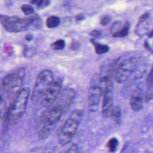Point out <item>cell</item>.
Masks as SVG:
<instances>
[{
    "label": "cell",
    "mask_w": 153,
    "mask_h": 153,
    "mask_svg": "<svg viewBox=\"0 0 153 153\" xmlns=\"http://www.w3.org/2000/svg\"><path fill=\"white\" fill-rule=\"evenodd\" d=\"M21 10L22 12L26 14V15H29L33 14L34 13V10L33 7L29 4H23L21 7Z\"/></svg>",
    "instance_id": "cell-22"
},
{
    "label": "cell",
    "mask_w": 153,
    "mask_h": 153,
    "mask_svg": "<svg viewBox=\"0 0 153 153\" xmlns=\"http://www.w3.org/2000/svg\"><path fill=\"white\" fill-rule=\"evenodd\" d=\"M90 35L93 38H99L101 35V32L98 30H94L90 33Z\"/></svg>",
    "instance_id": "cell-25"
},
{
    "label": "cell",
    "mask_w": 153,
    "mask_h": 153,
    "mask_svg": "<svg viewBox=\"0 0 153 153\" xmlns=\"http://www.w3.org/2000/svg\"><path fill=\"white\" fill-rule=\"evenodd\" d=\"M84 19V16L82 14H78L76 17H75V19L76 21H80V20H82Z\"/></svg>",
    "instance_id": "cell-27"
},
{
    "label": "cell",
    "mask_w": 153,
    "mask_h": 153,
    "mask_svg": "<svg viewBox=\"0 0 153 153\" xmlns=\"http://www.w3.org/2000/svg\"><path fill=\"white\" fill-rule=\"evenodd\" d=\"M78 124V121L71 117L65 122L58 132V140L61 145L69 143L76 132Z\"/></svg>",
    "instance_id": "cell-7"
},
{
    "label": "cell",
    "mask_w": 153,
    "mask_h": 153,
    "mask_svg": "<svg viewBox=\"0 0 153 153\" xmlns=\"http://www.w3.org/2000/svg\"><path fill=\"white\" fill-rule=\"evenodd\" d=\"M101 96L102 92L98 83V76L94 77L91 79L88 94V106L91 110L95 111L97 109Z\"/></svg>",
    "instance_id": "cell-9"
},
{
    "label": "cell",
    "mask_w": 153,
    "mask_h": 153,
    "mask_svg": "<svg viewBox=\"0 0 153 153\" xmlns=\"http://www.w3.org/2000/svg\"><path fill=\"white\" fill-rule=\"evenodd\" d=\"M65 153H79L78 148L76 145L74 144L67 150Z\"/></svg>",
    "instance_id": "cell-24"
},
{
    "label": "cell",
    "mask_w": 153,
    "mask_h": 153,
    "mask_svg": "<svg viewBox=\"0 0 153 153\" xmlns=\"http://www.w3.org/2000/svg\"><path fill=\"white\" fill-rule=\"evenodd\" d=\"M0 22L6 30L12 33L25 31L30 27H39L41 25V19L36 14L24 19L0 14Z\"/></svg>",
    "instance_id": "cell-1"
},
{
    "label": "cell",
    "mask_w": 153,
    "mask_h": 153,
    "mask_svg": "<svg viewBox=\"0 0 153 153\" xmlns=\"http://www.w3.org/2000/svg\"><path fill=\"white\" fill-rule=\"evenodd\" d=\"M54 81L53 72L48 69L41 72L37 76L31 95L32 102H36L41 99L44 93Z\"/></svg>",
    "instance_id": "cell-5"
},
{
    "label": "cell",
    "mask_w": 153,
    "mask_h": 153,
    "mask_svg": "<svg viewBox=\"0 0 153 153\" xmlns=\"http://www.w3.org/2000/svg\"><path fill=\"white\" fill-rule=\"evenodd\" d=\"M107 145H108V147L109 148V150L111 152L115 151L116 150L117 145H118V140H117V139L116 138H115V137L111 138L109 140Z\"/></svg>",
    "instance_id": "cell-21"
},
{
    "label": "cell",
    "mask_w": 153,
    "mask_h": 153,
    "mask_svg": "<svg viewBox=\"0 0 153 153\" xmlns=\"http://www.w3.org/2000/svg\"><path fill=\"white\" fill-rule=\"evenodd\" d=\"M152 131H153V128H152Z\"/></svg>",
    "instance_id": "cell-31"
},
{
    "label": "cell",
    "mask_w": 153,
    "mask_h": 153,
    "mask_svg": "<svg viewBox=\"0 0 153 153\" xmlns=\"http://www.w3.org/2000/svg\"><path fill=\"white\" fill-rule=\"evenodd\" d=\"M136 60L130 57L110 64L112 78L118 83L124 82L136 68Z\"/></svg>",
    "instance_id": "cell-3"
},
{
    "label": "cell",
    "mask_w": 153,
    "mask_h": 153,
    "mask_svg": "<svg viewBox=\"0 0 153 153\" xmlns=\"http://www.w3.org/2000/svg\"><path fill=\"white\" fill-rule=\"evenodd\" d=\"M109 116L111 117L114 120V121L117 124L120 123L121 114V111L119 107L114 106L109 113Z\"/></svg>",
    "instance_id": "cell-15"
},
{
    "label": "cell",
    "mask_w": 153,
    "mask_h": 153,
    "mask_svg": "<svg viewBox=\"0 0 153 153\" xmlns=\"http://www.w3.org/2000/svg\"><path fill=\"white\" fill-rule=\"evenodd\" d=\"M130 105L131 109L134 111H140L143 106V97L140 90H136L132 93L130 100Z\"/></svg>",
    "instance_id": "cell-12"
},
{
    "label": "cell",
    "mask_w": 153,
    "mask_h": 153,
    "mask_svg": "<svg viewBox=\"0 0 153 153\" xmlns=\"http://www.w3.org/2000/svg\"><path fill=\"white\" fill-rule=\"evenodd\" d=\"M61 91V80H54L41 97V105L44 107L51 106L56 101Z\"/></svg>",
    "instance_id": "cell-8"
},
{
    "label": "cell",
    "mask_w": 153,
    "mask_h": 153,
    "mask_svg": "<svg viewBox=\"0 0 153 153\" xmlns=\"http://www.w3.org/2000/svg\"><path fill=\"white\" fill-rule=\"evenodd\" d=\"M111 20H112V17L109 15H106L100 21V24L103 26H105L108 25L111 21Z\"/></svg>",
    "instance_id": "cell-23"
},
{
    "label": "cell",
    "mask_w": 153,
    "mask_h": 153,
    "mask_svg": "<svg viewBox=\"0 0 153 153\" xmlns=\"http://www.w3.org/2000/svg\"><path fill=\"white\" fill-rule=\"evenodd\" d=\"M74 96L75 92L72 89L66 88L62 90L56 100V101H57V103L56 105V106H59L63 110L64 108L68 107L70 105Z\"/></svg>",
    "instance_id": "cell-10"
},
{
    "label": "cell",
    "mask_w": 153,
    "mask_h": 153,
    "mask_svg": "<svg viewBox=\"0 0 153 153\" xmlns=\"http://www.w3.org/2000/svg\"><path fill=\"white\" fill-rule=\"evenodd\" d=\"M148 36L149 37H152L153 36V29L148 33Z\"/></svg>",
    "instance_id": "cell-29"
},
{
    "label": "cell",
    "mask_w": 153,
    "mask_h": 153,
    "mask_svg": "<svg viewBox=\"0 0 153 153\" xmlns=\"http://www.w3.org/2000/svg\"><path fill=\"white\" fill-rule=\"evenodd\" d=\"M4 99H3V98H2V96H1V94H0V103L2 102V100H3Z\"/></svg>",
    "instance_id": "cell-30"
},
{
    "label": "cell",
    "mask_w": 153,
    "mask_h": 153,
    "mask_svg": "<svg viewBox=\"0 0 153 153\" xmlns=\"http://www.w3.org/2000/svg\"><path fill=\"white\" fill-rule=\"evenodd\" d=\"M149 17V13H145L139 19L136 28V33L139 35H145L148 30V24L147 20Z\"/></svg>",
    "instance_id": "cell-13"
},
{
    "label": "cell",
    "mask_w": 153,
    "mask_h": 153,
    "mask_svg": "<svg viewBox=\"0 0 153 153\" xmlns=\"http://www.w3.org/2000/svg\"><path fill=\"white\" fill-rule=\"evenodd\" d=\"M124 23H123L122 21L119 20V21H116L111 26L110 28V31L112 34L117 32L119 30H120L122 27L124 26Z\"/></svg>",
    "instance_id": "cell-19"
},
{
    "label": "cell",
    "mask_w": 153,
    "mask_h": 153,
    "mask_svg": "<svg viewBox=\"0 0 153 153\" xmlns=\"http://www.w3.org/2000/svg\"><path fill=\"white\" fill-rule=\"evenodd\" d=\"M60 23V19L55 16L49 17L46 20V26L48 28H54L57 27Z\"/></svg>",
    "instance_id": "cell-17"
},
{
    "label": "cell",
    "mask_w": 153,
    "mask_h": 153,
    "mask_svg": "<svg viewBox=\"0 0 153 153\" xmlns=\"http://www.w3.org/2000/svg\"><path fill=\"white\" fill-rule=\"evenodd\" d=\"M102 114L104 117H109V113L112 108V91L108 90L105 91L102 94Z\"/></svg>",
    "instance_id": "cell-11"
},
{
    "label": "cell",
    "mask_w": 153,
    "mask_h": 153,
    "mask_svg": "<svg viewBox=\"0 0 153 153\" xmlns=\"http://www.w3.org/2000/svg\"><path fill=\"white\" fill-rule=\"evenodd\" d=\"M91 42L94 45L95 52L97 54H104V53H107L109 51V47L106 45L99 44V43L96 42L93 39H91Z\"/></svg>",
    "instance_id": "cell-14"
},
{
    "label": "cell",
    "mask_w": 153,
    "mask_h": 153,
    "mask_svg": "<svg viewBox=\"0 0 153 153\" xmlns=\"http://www.w3.org/2000/svg\"><path fill=\"white\" fill-rule=\"evenodd\" d=\"M79 47V44L78 42H73L70 46V48L72 50H76Z\"/></svg>",
    "instance_id": "cell-26"
},
{
    "label": "cell",
    "mask_w": 153,
    "mask_h": 153,
    "mask_svg": "<svg viewBox=\"0 0 153 153\" xmlns=\"http://www.w3.org/2000/svg\"><path fill=\"white\" fill-rule=\"evenodd\" d=\"M30 95L27 87L21 89L6 113L7 121L11 126L16 124L25 114Z\"/></svg>",
    "instance_id": "cell-2"
},
{
    "label": "cell",
    "mask_w": 153,
    "mask_h": 153,
    "mask_svg": "<svg viewBox=\"0 0 153 153\" xmlns=\"http://www.w3.org/2000/svg\"><path fill=\"white\" fill-rule=\"evenodd\" d=\"M33 38V36L32 35H26V36H25V39L27 40V41H30L32 40Z\"/></svg>",
    "instance_id": "cell-28"
},
{
    "label": "cell",
    "mask_w": 153,
    "mask_h": 153,
    "mask_svg": "<svg viewBox=\"0 0 153 153\" xmlns=\"http://www.w3.org/2000/svg\"><path fill=\"white\" fill-rule=\"evenodd\" d=\"M30 3L35 5L38 8L42 9L49 5L50 0H31Z\"/></svg>",
    "instance_id": "cell-18"
},
{
    "label": "cell",
    "mask_w": 153,
    "mask_h": 153,
    "mask_svg": "<svg viewBox=\"0 0 153 153\" xmlns=\"http://www.w3.org/2000/svg\"><path fill=\"white\" fill-rule=\"evenodd\" d=\"M63 110L59 106H54L47 115L43 126L38 132L39 138L45 139L47 138L54 129L57 123L60 120Z\"/></svg>",
    "instance_id": "cell-6"
},
{
    "label": "cell",
    "mask_w": 153,
    "mask_h": 153,
    "mask_svg": "<svg viewBox=\"0 0 153 153\" xmlns=\"http://www.w3.org/2000/svg\"><path fill=\"white\" fill-rule=\"evenodd\" d=\"M65 47V42L63 39H59L51 44V47L54 50H62Z\"/></svg>",
    "instance_id": "cell-20"
},
{
    "label": "cell",
    "mask_w": 153,
    "mask_h": 153,
    "mask_svg": "<svg viewBox=\"0 0 153 153\" xmlns=\"http://www.w3.org/2000/svg\"><path fill=\"white\" fill-rule=\"evenodd\" d=\"M129 27H130L129 23L127 21H126L122 28L120 30H119L117 32L112 34V36L115 38H121V37H124L127 36L128 33Z\"/></svg>",
    "instance_id": "cell-16"
},
{
    "label": "cell",
    "mask_w": 153,
    "mask_h": 153,
    "mask_svg": "<svg viewBox=\"0 0 153 153\" xmlns=\"http://www.w3.org/2000/svg\"><path fill=\"white\" fill-rule=\"evenodd\" d=\"M25 75V69L20 68L12 73L5 76L2 79V87L4 91L10 96L17 94L21 87Z\"/></svg>",
    "instance_id": "cell-4"
}]
</instances>
